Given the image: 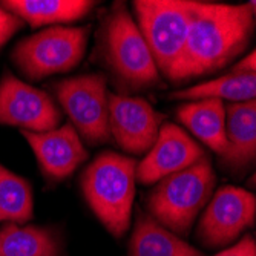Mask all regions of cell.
Here are the masks:
<instances>
[{
    "label": "cell",
    "mask_w": 256,
    "mask_h": 256,
    "mask_svg": "<svg viewBox=\"0 0 256 256\" xmlns=\"http://www.w3.org/2000/svg\"><path fill=\"white\" fill-rule=\"evenodd\" d=\"M253 32L254 2L230 5L192 0L184 51L168 80L180 84L221 71L248 48Z\"/></svg>",
    "instance_id": "obj_1"
},
{
    "label": "cell",
    "mask_w": 256,
    "mask_h": 256,
    "mask_svg": "<svg viewBox=\"0 0 256 256\" xmlns=\"http://www.w3.org/2000/svg\"><path fill=\"white\" fill-rule=\"evenodd\" d=\"M94 54L120 96L154 89L161 82L148 44L122 2L115 4L103 17Z\"/></svg>",
    "instance_id": "obj_2"
},
{
    "label": "cell",
    "mask_w": 256,
    "mask_h": 256,
    "mask_svg": "<svg viewBox=\"0 0 256 256\" xmlns=\"http://www.w3.org/2000/svg\"><path fill=\"white\" fill-rule=\"evenodd\" d=\"M136 186V161L103 150L84 168L80 176L82 194L89 208L115 238L130 227Z\"/></svg>",
    "instance_id": "obj_3"
},
{
    "label": "cell",
    "mask_w": 256,
    "mask_h": 256,
    "mask_svg": "<svg viewBox=\"0 0 256 256\" xmlns=\"http://www.w3.org/2000/svg\"><path fill=\"white\" fill-rule=\"evenodd\" d=\"M216 184L207 154L192 166L155 182L146 196L148 215L178 236H188L198 215L210 201Z\"/></svg>",
    "instance_id": "obj_4"
},
{
    "label": "cell",
    "mask_w": 256,
    "mask_h": 256,
    "mask_svg": "<svg viewBox=\"0 0 256 256\" xmlns=\"http://www.w3.org/2000/svg\"><path fill=\"white\" fill-rule=\"evenodd\" d=\"M89 26H51L20 40L11 58L26 78L37 82L72 71L86 54Z\"/></svg>",
    "instance_id": "obj_5"
},
{
    "label": "cell",
    "mask_w": 256,
    "mask_h": 256,
    "mask_svg": "<svg viewBox=\"0 0 256 256\" xmlns=\"http://www.w3.org/2000/svg\"><path fill=\"white\" fill-rule=\"evenodd\" d=\"M132 10L160 76L169 78L184 51L192 0H135Z\"/></svg>",
    "instance_id": "obj_6"
},
{
    "label": "cell",
    "mask_w": 256,
    "mask_h": 256,
    "mask_svg": "<svg viewBox=\"0 0 256 256\" xmlns=\"http://www.w3.org/2000/svg\"><path fill=\"white\" fill-rule=\"evenodd\" d=\"M56 96L78 136L89 146L112 142L109 132L108 77L84 74L60 80Z\"/></svg>",
    "instance_id": "obj_7"
},
{
    "label": "cell",
    "mask_w": 256,
    "mask_h": 256,
    "mask_svg": "<svg viewBox=\"0 0 256 256\" xmlns=\"http://www.w3.org/2000/svg\"><path fill=\"white\" fill-rule=\"evenodd\" d=\"M256 218V198L247 189L224 186L207 202L196 228V238L206 247L218 248L235 242Z\"/></svg>",
    "instance_id": "obj_8"
},
{
    "label": "cell",
    "mask_w": 256,
    "mask_h": 256,
    "mask_svg": "<svg viewBox=\"0 0 256 256\" xmlns=\"http://www.w3.org/2000/svg\"><path fill=\"white\" fill-rule=\"evenodd\" d=\"M62 112L44 90L5 71L0 77V126L48 132L60 126Z\"/></svg>",
    "instance_id": "obj_9"
},
{
    "label": "cell",
    "mask_w": 256,
    "mask_h": 256,
    "mask_svg": "<svg viewBox=\"0 0 256 256\" xmlns=\"http://www.w3.org/2000/svg\"><path fill=\"white\" fill-rule=\"evenodd\" d=\"M109 132L117 146L130 155H146L154 146L160 128L164 122L162 114L136 96L108 94Z\"/></svg>",
    "instance_id": "obj_10"
},
{
    "label": "cell",
    "mask_w": 256,
    "mask_h": 256,
    "mask_svg": "<svg viewBox=\"0 0 256 256\" xmlns=\"http://www.w3.org/2000/svg\"><path fill=\"white\" fill-rule=\"evenodd\" d=\"M202 155V146L174 123H162L150 150L136 162V181L155 184L161 178L192 166Z\"/></svg>",
    "instance_id": "obj_11"
},
{
    "label": "cell",
    "mask_w": 256,
    "mask_h": 256,
    "mask_svg": "<svg viewBox=\"0 0 256 256\" xmlns=\"http://www.w3.org/2000/svg\"><path fill=\"white\" fill-rule=\"evenodd\" d=\"M31 146L43 175L52 181L71 176L88 160V150L71 123L48 132L22 130Z\"/></svg>",
    "instance_id": "obj_12"
},
{
    "label": "cell",
    "mask_w": 256,
    "mask_h": 256,
    "mask_svg": "<svg viewBox=\"0 0 256 256\" xmlns=\"http://www.w3.org/2000/svg\"><path fill=\"white\" fill-rule=\"evenodd\" d=\"M226 152L221 166L232 174H244L256 158V102L230 103L226 108Z\"/></svg>",
    "instance_id": "obj_13"
},
{
    "label": "cell",
    "mask_w": 256,
    "mask_h": 256,
    "mask_svg": "<svg viewBox=\"0 0 256 256\" xmlns=\"http://www.w3.org/2000/svg\"><path fill=\"white\" fill-rule=\"evenodd\" d=\"M176 118L210 150L220 156L226 152V106L221 100L186 102L178 106Z\"/></svg>",
    "instance_id": "obj_14"
},
{
    "label": "cell",
    "mask_w": 256,
    "mask_h": 256,
    "mask_svg": "<svg viewBox=\"0 0 256 256\" xmlns=\"http://www.w3.org/2000/svg\"><path fill=\"white\" fill-rule=\"evenodd\" d=\"M97 2L88 0H4L0 8L18 17L31 28L71 23L88 16Z\"/></svg>",
    "instance_id": "obj_15"
},
{
    "label": "cell",
    "mask_w": 256,
    "mask_h": 256,
    "mask_svg": "<svg viewBox=\"0 0 256 256\" xmlns=\"http://www.w3.org/2000/svg\"><path fill=\"white\" fill-rule=\"evenodd\" d=\"M129 256H206L181 236L158 224L150 215L138 212L129 240Z\"/></svg>",
    "instance_id": "obj_16"
},
{
    "label": "cell",
    "mask_w": 256,
    "mask_h": 256,
    "mask_svg": "<svg viewBox=\"0 0 256 256\" xmlns=\"http://www.w3.org/2000/svg\"><path fill=\"white\" fill-rule=\"evenodd\" d=\"M0 256H62V238L51 227L5 222L0 227Z\"/></svg>",
    "instance_id": "obj_17"
},
{
    "label": "cell",
    "mask_w": 256,
    "mask_h": 256,
    "mask_svg": "<svg viewBox=\"0 0 256 256\" xmlns=\"http://www.w3.org/2000/svg\"><path fill=\"white\" fill-rule=\"evenodd\" d=\"M256 97V76L248 74H226L220 78L198 83L192 88L172 92L169 98L172 100H228L244 103L254 100Z\"/></svg>",
    "instance_id": "obj_18"
},
{
    "label": "cell",
    "mask_w": 256,
    "mask_h": 256,
    "mask_svg": "<svg viewBox=\"0 0 256 256\" xmlns=\"http://www.w3.org/2000/svg\"><path fill=\"white\" fill-rule=\"evenodd\" d=\"M34 216L32 186L0 164V222L26 224Z\"/></svg>",
    "instance_id": "obj_19"
},
{
    "label": "cell",
    "mask_w": 256,
    "mask_h": 256,
    "mask_svg": "<svg viewBox=\"0 0 256 256\" xmlns=\"http://www.w3.org/2000/svg\"><path fill=\"white\" fill-rule=\"evenodd\" d=\"M23 26V22L6 10L0 8V48Z\"/></svg>",
    "instance_id": "obj_20"
},
{
    "label": "cell",
    "mask_w": 256,
    "mask_h": 256,
    "mask_svg": "<svg viewBox=\"0 0 256 256\" xmlns=\"http://www.w3.org/2000/svg\"><path fill=\"white\" fill-rule=\"evenodd\" d=\"M215 256H256V241L252 235H246L235 246H230Z\"/></svg>",
    "instance_id": "obj_21"
},
{
    "label": "cell",
    "mask_w": 256,
    "mask_h": 256,
    "mask_svg": "<svg viewBox=\"0 0 256 256\" xmlns=\"http://www.w3.org/2000/svg\"><path fill=\"white\" fill-rule=\"evenodd\" d=\"M232 74H248L256 76V56L254 51L248 52L244 58H241L234 68H232Z\"/></svg>",
    "instance_id": "obj_22"
}]
</instances>
